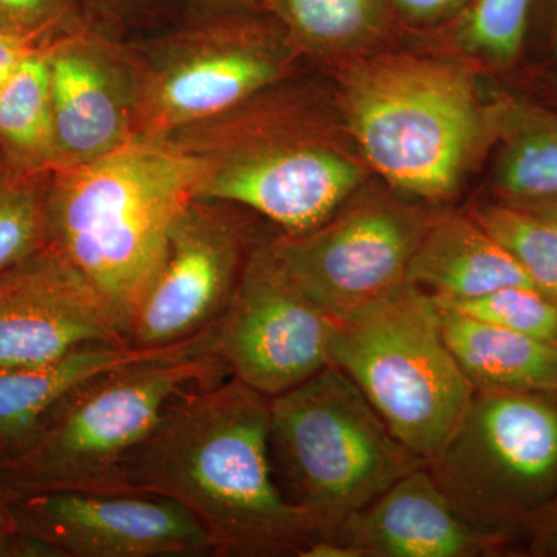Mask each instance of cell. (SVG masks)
Here are the masks:
<instances>
[{"mask_svg": "<svg viewBox=\"0 0 557 557\" xmlns=\"http://www.w3.org/2000/svg\"><path fill=\"white\" fill-rule=\"evenodd\" d=\"M10 505L21 533L47 557L214 556L200 520L156 494L51 491Z\"/></svg>", "mask_w": 557, "mask_h": 557, "instance_id": "13", "label": "cell"}, {"mask_svg": "<svg viewBox=\"0 0 557 557\" xmlns=\"http://www.w3.org/2000/svg\"><path fill=\"white\" fill-rule=\"evenodd\" d=\"M212 335L214 327L177 346H94L42 364H0V460L16 454L44 416L73 388L108 370L188 350Z\"/></svg>", "mask_w": 557, "mask_h": 557, "instance_id": "17", "label": "cell"}, {"mask_svg": "<svg viewBox=\"0 0 557 557\" xmlns=\"http://www.w3.org/2000/svg\"><path fill=\"white\" fill-rule=\"evenodd\" d=\"M106 7H113L119 10H135L146 9V7L152 5V3H159L160 0H102Z\"/></svg>", "mask_w": 557, "mask_h": 557, "instance_id": "35", "label": "cell"}, {"mask_svg": "<svg viewBox=\"0 0 557 557\" xmlns=\"http://www.w3.org/2000/svg\"><path fill=\"white\" fill-rule=\"evenodd\" d=\"M406 281L448 299L478 298L515 285L533 287L507 249L471 215L432 218L410 258Z\"/></svg>", "mask_w": 557, "mask_h": 557, "instance_id": "18", "label": "cell"}, {"mask_svg": "<svg viewBox=\"0 0 557 557\" xmlns=\"http://www.w3.org/2000/svg\"><path fill=\"white\" fill-rule=\"evenodd\" d=\"M471 0H391L392 9L399 20L410 22H434L463 11ZM458 13V14H460Z\"/></svg>", "mask_w": 557, "mask_h": 557, "instance_id": "30", "label": "cell"}, {"mask_svg": "<svg viewBox=\"0 0 557 557\" xmlns=\"http://www.w3.org/2000/svg\"><path fill=\"white\" fill-rule=\"evenodd\" d=\"M450 354L474 392L557 388V346L440 309Z\"/></svg>", "mask_w": 557, "mask_h": 557, "instance_id": "19", "label": "cell"}, {"mask_svg": "<svg viewBox=\"0 0 557 557\" xmlns=\"http://www.w3.org/2000/svg\"><path fill=\"white\" fill-rule=\"evenodd\" d=\"M295 49L330 50L375 35L397 16L391 0H263Z\"/></svg>", "mask_w": 557, "mask_h": 557, "instance_id": "21", "label": "cell"}, {"mask_svg": "<svg viewBox=\"0 0 557 557\" xmlns=\"http://www.w3.org/2000/svg\"><path fill=\"white\" fill-rule=\"evenodd\" d=\"M278 84L159 138L199 161L197 199L249 209L295 236L343 208L361 183L309 98Z\"/></svg>", "mask_w": 557, "mask_h": 557, "instance_id": "3", "label": "cell"}, {"mask_svg": "<svg viewBox=\"0 0 557 557\" xmlns=\"http://www.w3.org/2000/svg\"><path fill=\"white\" fill-rule=\"evenodd\" d=\"M542 20L548 25L552 35L553 46L557 50V0H533L531 2L530 21ZM528 21V24H530Z\"/></svg>", "mask_w": 557, "mask_h": 557, "instance_id": "33", "label": "cell"}, {"mask_svg": "<svg viewBox=\"0 0 557 557\" xmlns=\"http://www.w3.org/2000/svg\"><path fill=\"white\" fill-rule=\"evenodd\" d=\"M471 218L507 249L531 285L557 304V225L509 201L480 207Z\"/></svg>", "mask_w": 557, "mask_h": 557, "instance_id": "23", "label": "cell"}, {"mask_svg": "<svg viewBox=\"0 0 557 557\" xmlns=\"http://www.w3.org/2000/svg\"><path fill=\"white\" fill-rule=\"evenodd\" d=\"M270 398L233 376L180 397L123 467L121 493L188 508L214 556L306 555L325 539L282 494L270 458Z\"/></svg>", "mask_w": 557, "mask_h": 557, "instance_id": "1", "label": "cell"}, {"mask_svg": "<svg viewBox=\"0 0 557 557\" xmlns=\"http://www.w3.org/2000/svg\"><path fill=\"white\" fill-rule=\"evenodd\" d=\"M432 478L469 525L519 548L557 493V388L474 392Z\"/></svg>", "mask_w": 557, "mask_h": 557, "instance_id": "8", "label": "cell"}, {"mask_svg": "<svg viewBox=\"0 0 557 557\" xmlns=\"http://www.w3.org/2000/svg\"><path fill=\"white\" fill-rule=\"evenodd\" d=\"M270 458L282 494L325 539L403 475L426 463L332 364L270 398Z\"/></svg>", "mask_w": 557, "mask_h": 557, "instance_id": "6", "label": "cell"}, {"mask_svg": "<svg viewBox=\"0 0 557 557\" xmlns=\"http://www.w3.org/2000/svg\"><path fill=\"white\" fill-rule=\"evenodd\" d=\"M49 61L57 170L110 156L135 139L127 44L94 27L58 40Z\"/></svg>", "mask_w": 557, "mask_h": 557, "instance_id": "15", "label": "cell"}, {"mask_svg": "<svg viewBox=\"0 0 557 557\" xmlns=\"http://www.w3.org/2000/svg\"><path fill=\"white\" fill-rule=\"evenodd\" d=\"M515 205H519V207L525 208L528 211L534 212V214L541 215V218L547 219L557 225V196Z\"/></svg>", "mask_w": 557, "mask_h": 557, "instance_id": "34", "label": "cell"}, {"mask_svg": "<svg viewBox=\"0 0 557 557\" xmlns=\"http://www.w3.org/2000/svg\"><path fill=\"white\" fill-rule=\"evenodd\" d=\"M333 541L347 545L357 557L520 556L511 542L469 525L432 478L428 463L348 516Z\"/></svg>", "mask_w": 557, "mask_h": 557, "instance_id": "16", "label": "cell"}, {"mask_svg": "<svg viewBox=\"0 0 557 557\" xmlns=\"http://www.w3.org/2000/svg\"><path fill=\"white\" fill-rule=\"evenodd\" d=\"M196 14L239 13L263 11V0H183Z\"/></svg>", "mask_w": 557, "mask_h": 557, "instance_id": "32", "label": "cell"}, {"mask_svg": "<svg viewBox=\"0 0 557 557\" xmlns=\"http://www.w3.org/2000/svg\"><path fill=\"white\" fill-rule=\"evenodd\" d=\"M336 325L259 240L219 319L215 355L230 376L273 398L333 364Z\"/></svg>", "mask_w": 557, "mask_h": 557, "instance_id": "11", "label": "cell"}, {"mask_svg": "<svg viewBox=\"0 0 557 557\" xmlns=\"http://www.w3.org/2000/svg\"><path fill=\"white\" fill-rule=\"evenodd\" d=\"M94 346H132L129 333L53 242L0 271V364H42Z\"/></svg>", "mask_w": 557, "mask_h": 557, "instance_id": "14", "label": "cell"}, {"mask_svg": "<svg viewBox=\"0 0 557 557\" xmlns=\"http://www.w3.org/2000/svg\"><path fill=\"white\" fill-rule=\"evenodd\" d=\"M533 0H471L458 14L457 35L469 50L497 62L518 57Z\"/></svg>", "mask_w": 557, "mask_h": 557, "instance_id": "26", "label": "cell"}, {"mask_svg": "<svg viewBox=\"0 0 557 557\" xmlns=\"http://www.w3.org/2000/svg\"><path fill=\"white\" fill-rule=\"evenodd\" d=\"M236 209L208 199L190 200L182 209L159 273L132 322V346H177L218 324L259 244Z\"/></svg>", "mask_w": 557, "mask_h": 557, "instance_id": "12", "label": "cell"}, {"mask_svg": "<svg viewBox=\"0 0 557 557\" xmlns=\"http://www.w3.org/2000/svg\"><path fill=\"white\" fill-rule=\"evenodd\" d=\"M51 177L53 171L33 170L0 152V271L53 242Z\"/></svg>", "mask_w": 557, "mask_h": 557, "instance_id": "22", "label": "cell"}, {"mask_svg": "<svg viewBox=\"0 0 557 557\" xmlns=\"http://www.w3.org/2000/svg\"><path fill=\"white\" fill-rule=\"evenodd\" d=\"M135 79V139L193 126L281 83L296 50L267 11L196 14L126 42Z\"/></svg>", "mask_w": 557, "mask_h": 557, "instance_id": "9", "label": "cell"}, {"mask_svg": "<svg viewBox=\"0 0 557 557\" xmlns=\"http://www.w3.org/2000/svg\"><path fill=\"white\" fill-rule=\"evenodd\" d=\"M215 333L188 350L108 370L73 388L16 454L0 460V490L9 498L121 493L124 463L168 409L193 388L230 376L215 355Z\"/></svg>", "mask_w": 557, "mask_h": 557, "instance_id": "4", "label": "cell"}, {"mask_svg": "<svg viewBox=\"0 0 557 557\" xmlns=\"http://www.w3.org/2000/svg\"><path fill=\"white\" fill-rule=\"evenodd\" d=\"M0 557H47L46 549L17 528L10 498L0 490Z\"/></svg>", "mask_w": 557, "mask_h": 557, "instance_id": "29", "label": "cell"}, {"mask_svg": "<svg viewBox=\"0 0 557 557\" xmlns=\"http://www.w3.org/2000/svg\"><path fill=\"white\" fill-rule=\"evenodd\" d=\"M94 27L79 0H0V33L36 49Z\"/></svg>", "mask_w": 557, "mask_h": 557, "instance_id": "27", "label": "cell"}, {"mask_svg": "<svg viewBox=\"0 0 557 557\" xmlns=\"http://www.w3.org/2000/svg\"><path fill=\"white\" fill-rule=\"evenodd\" d=\"M522 556L557 557V493L527 528Z\"/></svg>", "mask_w": 557, "mask_h": 557, "instance_id": "28", "label": "cell"}, {"mask_svg": "<svg viewBox=\"0 0 557 557\" xmlns=\"http://www.w3.org/2000/svg\"><path fill=\"white\" fill-rule=\"evenodd\" d=\"M200 182L199 161L163 139H134L100 160L53 171V244L104 296L129 341L172 225Z\"/></svg>", "mask_w": 557, "mask_h": 557, "instance_id": "2", "label": "cell"}, {"mask_svg": "<svg viewBox=\"0 0 557 557\" xmlns=\"http://www.w3.org/2000/svg\"><path fill=\"white\" fill-rule=\"evenodd\" d=\"M332 361L426 463L474 395L443 336L437 300L408 281L338 319Z\"/></svg>", "mask_w": 557, "mask_h": 557, "instance_id": "7", "label": "cell"}, {"mask_svg": "<svg viewBox=\"0 0 557 557\" xmlns=\"http://www.w3.org/2000/svg\"><path fill=\"white\" fill-rule=\"evenodd\" d=\"M0 152L33 170H57L46 50L22 62L0 91Z\"/></svg>", "mask_w": 557, "mask_h": 557, "instance_id": "20", "label": "cell"}, {"mask_svg": "<svg viewBox=\"0 0 557 557\" xmlns=\"http://www.w3.org/2000/svg\"><path fill=\"white\" fill-rule=\"evenodd\" d=\"M39 50L32 44L0 33V91L7 86L14 72L20 69L22 62Z\"/></svg>", "mask_w": 557, "mask_h": 557, "instance_id": "31", "label": "cell"}, {"mask_svg": "<svg viewBox=\"0 0 557 557\" xmlns=\"http://www.w3.org/2000/svg\"><path fill=\"white\" fill-rule=\"evenodd\" d=\"M431 220L392 201L369 200L341 208L307 233H282L263 245L285 276L338 321L406 282Z\"/></svg>", "mask_w": 557, "mask_h": 557, "instance_id": "10", "label": "cell"}, {"mask_svg": "<svg viewBox=\"0 0 557 557\" xmlns=\"http://www.w3.org/2000/svg\"><path fill=\"white\" fill-rule=\"evenodd\" d=\"M497 178L511 203L557 196V124L519 134L502 156Z\"/></svg>", "mask_w": 557, "mask_h": 557, "instance_id": "25", "label": "cell"}, {"mask_svg": "<svg viewBox=\"0 0 557 557\" xmlns=\"http://www.w3.org/2000/svg\"><path fill=\"white\" fill-rule=\"evenodd\" d=\"M435 300L440 309L456 311L463 317L557 346V304L536 288L515 285L478 298Z\"/></svg>", "mask_w": 557, "mask_h": 557, "instance_id": "24", "label": "cell"}, {"mask_svg": "<svg viewBox=\"0 0 557 557\" xmlns=\"http://www.w3.org/2000/svg\"><path fill=\"white\" fill-rule=\"evenodd\" d=\"M339 100L370 166L421 199L450 196L483 139L474 81L450 62L410 54L359 62Z\"/></svg>", "mask_w": 557, "mask_h": 557, "instance_id": "5", "label": "cell"}]
</instances>
